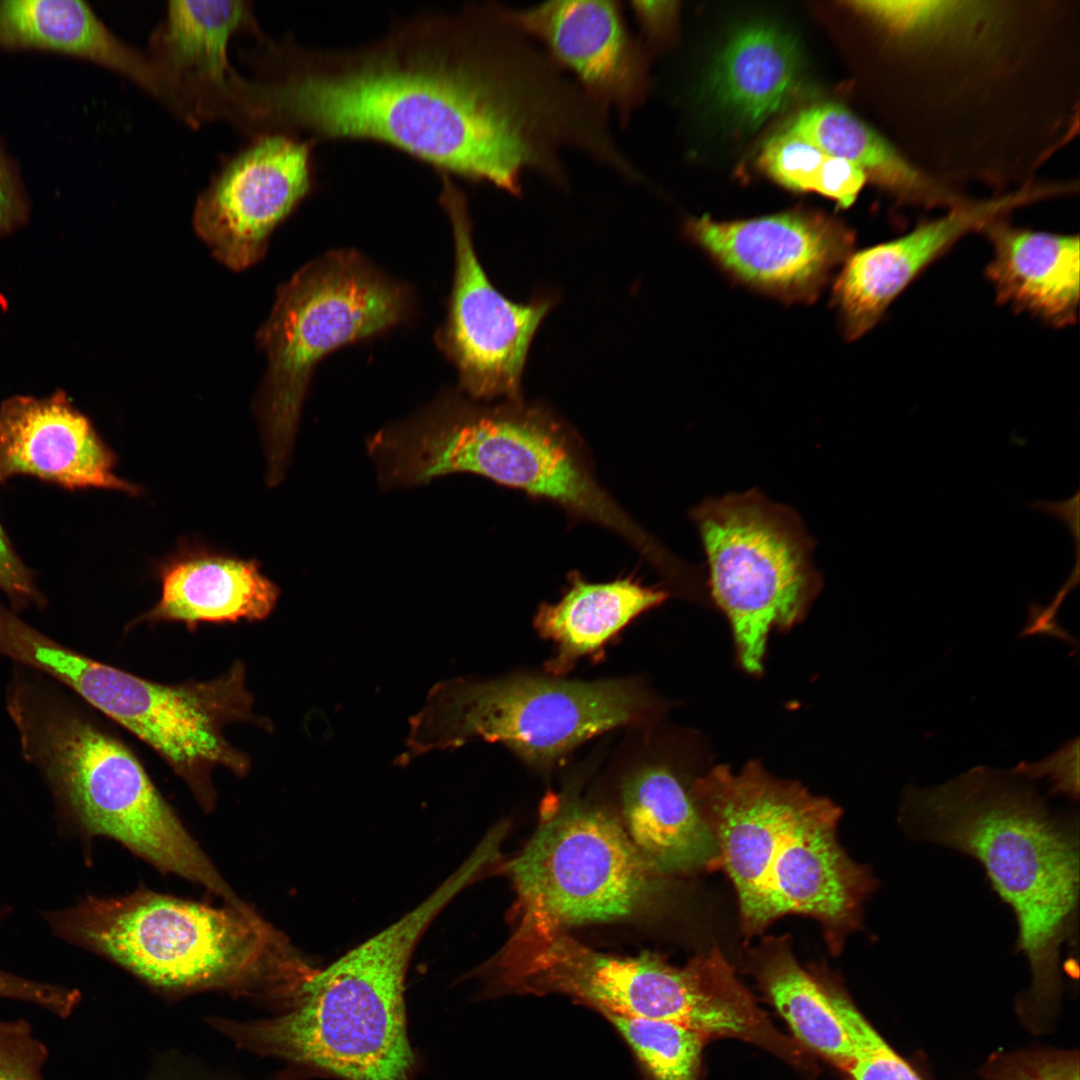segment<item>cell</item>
I'll return each instance as SVG.
<instances>
[{
  "instance_id": "cell-28",
  "label": "cell",
  "mask_w": 1080,
  "mask_h": 1080,
  "mask_svg": "<svg viewBox=\"0 0 1080 1080\" xmlns=\"http://www.w3.org/2000/svg\"><path fill=\"white\" fill-rule=\"evenodd\" d=\"M758 163L779 184L795 191L819 193L843 208L854 203L868 179L855 164L830 156L786 130L765 143Z\"/></svg>"
},
{
  "instance_id": "cell-30",
  "label": "cell",
  "mask_w": 1080,
  "mask_h": 1080,
  "mask_svg": "<svg viewBox=\"0 0 1080 1080\" xmlns=\"http://www.w3.org/2000/svg\"><path fill=\"white\" fill-rule=\"evenodd\" d=\"M827 991L852 1047L845 1070L854 1080H922L842 991L831 985Z\"/></svg>"
},
{
  "instance_id": "cell-35",
  "label": "cell",
  "mask_w": 1080,
  "mask_h": 1080,
  "mask_svg": "<svg viewBox=\"0 0 1080 1080\" xmlns=\"http://www.w3.org/2000/svg\"><path fill=\"white\" fill-rule=\"evenodd\" d=\"M0 588L8 595L15 608L31 603L44 602L36 589L31 572L15 554L9 539L0 525Z\"/></svg>"
},
{
  "instance_id": "cell-33",
  "label": "cell",
  "mask_w": 1080,
  "mask_h": 1080,
  "mask_svg": "<svg viewBox=\"0 0 1080 1080\" xmlns=\"http://www.w3.org/2000/svg\"><path fill=\"white\" fill-rule=\"evenodd\" d=\"M1079 739L1075 738L1048 758L1034 763L1021 762L1012 771L1030 780L1049 777L1050 794L1063 795L1070 800L1079 798L1078 750Z\"/></svg>"
},
{
  "instance_id": "cell-15",
  "label": "cell",
  "mask_w": 1080,
  "mask_h": 1080,
  "mask_svg": "<svg viewBox=\"0 0 1080 1080\" xmlns=\"http://www.w3.org/2000/svg\"><path fill=\"white\" fill-rule=\"evenodd\" d=\"M311 141L269 132L228 160L194 210L196 232L226 266L256 263L269 236L311 189Z\"/></svg>"
},
{
  "instance_id": "cell-9",
  "label": "cell",
  "mask_w": 1080,
  "mask_h": 1080,
  "mask_svg": "<svg viewBox=\"0 0 1080 1080\" xmlns=\"http://www.w3.org/2000/svg\"><path fill=\"white\" fill-rule=\"evenodd\" d=\"M407 308L400 285L353 251H335L301 268L278 291L258 333L268 358L254 410L267 482L287 469L311 373L325 355L398 323Z\"/></svg>"
},
{
  "instance_id": "cell-16",
  "label": "cell",
  "mask_w": 1080,
  "mask_h": 1080,
  "mask_svg": "<svg viewBox=\"0 0 1080 1080\" xmlns=\"http://www.w3.org/2000/svg\"><path fill=\"white\" fill-rule=\"evenodd\" d=\"M504 12L586 93L613 110L622 125L640 108L649 89V57L630 31L621 2L548 1L504 6Z\"/></svg>"
},
{
  "instance_id": "cell-25",
  "label": "cell",
  "mask_w": 1080,
  "mask_h": 1080,
  "mask_svg": "<svg viewBox=\"0 0 1080 1080\" xmlns=\"http://www.w3.org/2000/svg\"><path fill=\"white\" fill-rule=\"evenodd\" d=\"M568 579L562 598L543 604L535 617L537 631L556 645V655L547 664L555 675L565 673L577 659L601 648L634 618L668 597L666 591L646 586L633 576L593 583L573 571Z\"/></svg>"
},
{
  "instance_id": "cell-10",
  "label": "cell",
  "mask_w": 1080,
  "mask_h": 1080,
  "mask_svg": "<svg viewBox=\"0 0 1080 1080\" xmlns=\"http://www.w3.org/2000/svg\"><path fill=\"white\" fill-rule=\"evenodd\" d=\"M648 708L647 695L628 680H445L410 718L407 751L398 760L481 740L531 764L551 765L587 740L639 720Z\"/></svg>"
},
{
  "instance_id": "cell-4",
  "label": "cell",
  "mask_w": 1080,
  "mask_h": 1080,
  "mask_svg": "<svg viewBox=\"0 0 1080 1080\" xmlns=\"http://www.w3.org/2000/svg\"><path fill=\"white\" fill-rule=\"evenodd\" d=\"M372 454L387 489L454 473L479 475L609 529L660 572L671 564L672 556L600 484L577 433L542 405L446 401L383 427Z\"/></svg>"
},
{
  "instance_id": "cell-11",
  "label": "cell",
  "mask_w": 1080,
  "mask_h": 1080,
  "mask_svg": "<svg viewBox=\"0 0 1080 1080\" xmlns=\"http://www.w3.org/2000/svg\"><path fill=\"white\" fill-rule=\"evenodd\" d=\"M691 518L712 599L730 624L739 661L759 673L770 631L799 622L821 587L813 542L792 509L756 489L706 499Z\"/></svg>"
},
{
  "instance_id": "cell-23",
  "label": "cell",
  "mask_w": 1080,
  "mask_h": 1080,
  "mask_svg": "<svg viewBox=\"0 0 1080 1080\" xmlns=\"http://www.w3.org/2000/svg\"><path fill=\"white\" fill-rule=\"evenodd\" d=\"M0 43L90 59L126 75L171 104L170 95L149 57L117 38L83 1L0 2Z\"/></svg>"
},
{
  "instance_id": "cell-6",
  "label": "cell",
  "mask_w": 1080,
  "mask_h": 1080,
  "mask_svg": "<svg viewBox=\"0 0 1080 1080\" xmlns=\"http://www.w3.org/2000/svg\"><path fill=\"white\" fill-rule=\"evenodd\" d=\"M48 921L63 939L170 990L265 989L282 997L308 965L246 903L214 907L139 889L88 897Z\"/></svg>"
},
{
  "instance_id": "cell-32",
  "label": "cell",
  "mask_w": 1080,
  "mask_h": 1080,
  "mask_svg": "<svg viewBox=\"0 0 1080 1080\" xmlns=\"http://www.w3.org/2000/svg\"><path fill=\"white\" fill-rule=\"evenodd\" d=\"M991 1074L992 1080H1079V1064L1068 1054H1019L1001 1059Z\"/></svg>"
},
{
  "instance_id": "cell-36",
  "label": "cell",
  "mask_w": 1080,
  "mask_h": 1080,
  "mask_svg": "<svg viewBox=\"0 0 1080 1080\" xmlns=\"http://www.w3.org/2000/svg\"><path fill=\"white\" fill-rule=\"evenodd\" d=\"M675 5V2L634 1L630 3L638 24L651 42H656L671 28L677 11Z\"/></svg>"
},
{
  "instance_id": "cell-14",
  "label": "cell",
  "mask_w": 1080,
  "mask_h": 1080,
  "mask_svg": "<svg viewBox=\"0 0 1080 1080\" xmlns=\"http://www.w3.org/2000/svg\"><path fill=\"white\" fill-rule=\"evenodd\" d=\"M685 232L730 278L789 303L815 301L855 242L839 220L803 210L735 221L691 218Z\"/></svg>"
},
{
  "instance_id": "cell-1",
  "label": "cell",
  "mask_w": 1080,
  "mask_h": 1080,
  "mask_svg": "<svg viewBox=\"0 0 1080 1080\" xmlns=\"http://www.w3.org/2000/svg\"><path fill=\"white\" fill-rule=\"evenodd\" d=\"M503 9L420 16L352 49L274 45L251 90L255 118L271 132L382 142L512 196L527 173L555 184L584 139L587 102Z\"/></svg>"
},
{
  "instance_id": "cell-18",
  "label": "cell",
  "mask_w": 1080,
  "mask_h": 1080,
  "mask_svg": "<svg viewBox=\"0 0 1080 1080\" xmlns=\"http://www.w3.org/2000/svg\"><path fill=\"white\" fill-rule=\"evenodd\" d=\"M112 451L63 393L15 397L0 408V483L30 474L65 488H139L115 475Z\"/></svg>"
},
{
  "instance_id": "cell-27",
  "label": "cell",
  "mask_w": 1080,
  "mask_h": 1080,
  "mask_svg": "<svg viewBox=\"0 0 1080 1080\" xmlns=\"http://www.w3.org/2000/svg\"><path fill=\"white\" fill-rule=\"evenodd\" d=\"M826 154L851 162L867 178L904 198L926 203L945 195L873 129L840 105L822 104L798 113L785 129Z\"/></svg>"
},
{
  "instance_id": "cell-26",
  "label": "cell",
  "mask_w": 1080,
  "mask_h": 1080,
  "mask_svg": "<svg viewBox=\"0 0 1080 1080\" xmlns=\"http://www.w3.org/2000/svg\"><path fill=\"white\" fill-rule=\"evenodd\" d=\"M751 963L762 987L798 1040L845 1070L851 1061L852 1047L827 986L798 963L787 938H764L752 950Z\"/></svg>"
},
{
  "instance_id": "cell-17",
  "label": "cell",
  "mask_w": 1080,
  "mask_h": 1080,
  "mask_svg": "<svg viewBox=\"0 0 1080 1080\" xmlns=\"http://www.w3.org/2000/svg\"><path fill=\"white\" fill-rule=\"evenodd\" d=\"M252 21L247 1H170L153 32L152 65L172 100V108L196 124L215 116L233 118L237 75L228 60L233 34Z\"/></svg>"
},
{
  "instance_id": "cell-37",
  "label": "cell",
  "mask_w": 1080,
  "mask_h": 1080,
  "mask_svg": "<svg viewBox=\"0 0 1080 1080\" xmlns=\"http://www.w3.org/2000/svg\"><path fill=\"white\" fill-rule=\"evenodd\" d=\"M17 202L13 178L0 154V230L10 225L17 210Z\"/></svg>"
},
{
  "instance_id": "cell-31",
  "label": "cell",
  "mask_w": 1080,
  "mask_h": 1080,
  "mask_svg": "<svg viewBox=\"0 0 1080 1080\" xmlns=\"http://www.w3.org/2000/svg\"><path fill=\"white\" fill-rule=\"evenodd\" d=\"M48 1057L26 1020H0V1080H44Z\"/></svg>"
},
{
  "instance_id": "cell-19",
  "label": "cell",
  "mask_w": 1080,
  "mask_h": 1080,
  "mask_svg": "<svg viewBox=\"0 0 1080 1080\" xmlns=\"http://www.w3.org/2000/svg\"><path fill=\"white\" fill-rule=\"evenodd\" d=\"M1028 199L1024 193L960 206L900 238L853 252L842 265L832 291L846 338L854 340L870 330L903 289L960 237L983 229Z\"/></svg>"
},
{
  "instance_id": "cell-29",
  "label": "cell",
  "mask_w": 1080,
  "mask_h": 1080,
  "mask_svg": "<svg viewBox=\"0 0 1080 1080\" xmlns=\"http://www.w3.org/2000/svg\"><path fill=\"white\" fill-rule=\"evenodd\" d=\"M603 1015L624 1037L653 1080H696L705 1035L669 1021Z\"/></svg>"
},
{
  "instance_id": "cell-3",
  "label": "cell",
  "mask_w": 1080,
  "mask_h": 1080,
  "mask_svg": "<svg viewBox=\"0 0 1080 1080\" xmlns=\"http://www.w3.org/2000/svg\"><path fill=\"white\" fill-rule=\"evenodd\" d=\"M692 795L716 846L709 868L732 882L746 938L798 914L818 921L839 953L863 928L864 906L879 882L841 846L840 807L757 761L737 772L712 768Z\"/></svg>"
},
{
  "instance_id": "cell-8",
  "label": "cell",
  "mask_w": 1080,
  "mask_h": 1080,
  "mask_svg": "<svg viewBox=\"0 0 1080 1080\" xmlns=\"http://www.w3.org/2000/svg\"><path fill=\"white\" fill-rule=\"evenodd\" d=\"M0 653L63 682L150 746L206 811L216 802L215 768L237 776L250 768L224 734L232 723L263 722L253 713L241 662L212 680L161 684L63 647L7 609L0 610Z\"/></svg>"
},
{
  "instance_id": "cell-21",
  "label": "cell",
  "mask_w": 1080,
  "mask_h": 1080,
  "mask_svg": "<svg viewBox=\"0 0 1080 1080\" xmlns=\"http://www.w3.org/2000/svg\"><path fill=\"white\" fill-rule=\"evenodd\" d=\"M993 245L986 275L997 299L1062 327L1076 319L1079 237L1030 231L997 219L984 228Z\"/></svg>"
},
{
  "instance_id": "cell-38",
  "label": "cell",
  "mask_w": 1080,
  "mask_h": 1080,
  "mask_svg": "<svg viewBox=\"0 0 1080 1080\" xmlns=\"http://www.w3.org/2000/svg\"><path fill=\"white\" fill-rule=\"evenodd\" d=\"M246 81H247V80H246ZM246 81H245V82H246ZM244 85H245V83H244ZM243 87H244V86H243ZM242 91H243V89H242ZM241 99H242V94H241ZM242 106H243V103H242ZM243 110H244V107H243ZM244 114H245V111H244ZM245 117H246V115H245ZM246 120H247V118H246Z\"/></svg>"
},
{
  "instance_id": "cell-34",
  "label": "cell",
  "mask_w": 1080,
  "mask_h": 1080,
  "mask_svg": "<svg viewBox=\"0 0 1080 1080\" xmlns=\"http://www.w3.org/2000/svg\"><path fill=\"white\" fill-rule=\"evenodd\" d=\"M0 997L28 1002L57 1017L65 1015L72 1003L68 987L32 981L1 969Z\"/></svg>"
},
{
  "instance_id": "cell-2",
  "label": "cell",
  "mask_w": 1080,
  "mask_h": 1080,
  "mask_svg": "<svg viewBox=\"0 0 1080 1080\" xmlns=\"http://www.w3.org/2000/svg\"><path fill=\"white\" fill-rule=\"evenodd\" d=\"M896 822L914 841L979 863L1013 913L1014 950L1031 973L1026 997L1038 1007L1053 1004L1062 952H1077L1078 814L1049 806L1020 774L979 766L938 786L906 787Z\"/></svg>"
},
{
  "instance_id": "cell-20",
  "label": "cell",
  "mask_w": 1080,
  "mask_h": 1080,
  "mask_svg": "<svg viewBox=\"0 0 1080 1080\" xmlns=\"http://www.w3.org/2000/svg\"><path fill=\"white\" fill-rule=\"evenodd\" d=\"M158 602L131 622H180L193 631L204 622L257 621L276 606L279 589L254 560L209 551L182 553L159 569Z\"/></svg>"
},
{
  "instance_id": "cell-13",
  "label": "cell",
  "mask_w": 1080,
  "mask_h": 1080,
  "mask_svg": "<svg viewBox=\"0 0 1080 1080\" xmlns=\"http://www.w3.org/2000/svg\"><path fill=\"white\" fill-rule=\"evenodd\" d=\"M442 184L440 202L452 226L455 271L440 344L470 397L519 401L528 351L551 301L515 303L499 293L476 255L463 193L447 174Z\"/></svg>"
},
{
  "instance_id": "cell-7",
  "label": "cell",
  "mask_w": 1080,
  "mask_h": 1080,
  "mask_svg": "<svg viewBox=\"0 0 1080 1080\" xmlns=\"http://www.w3.org/2000/svg\"><path fill=\"white\" fill-rule=\"evenodd\" d=\"M8 709L25 755L39 765L85 832L120 842L225 903L242 902L123 742L31 687L14 688Z\"/></svg>"
},
{
  "instance_id": "cell-22",
  "label": "cell",
  "mask_w": 1080,
  "mask_h": 1080,
  "mask_svg": "<svg viewBox=\"0 0 1080 1080\" xmlns=\"http://www.w3.org/2000/svg\"><path fill=\"white\" fill-rule=\"evenodd\" d=\"M625 830L643 858L662 876L710 867L714 839L680 778L666 765L649 764L621 789Z\"/></svg>"
},
{
  "instance_id": "cell-5",
  "label": "cell",
  "mask_w": 1080,
  "mask_h": 1080,
  "mask_svg": "<svg viewBox=\"0 0 1080 1080\" xmlns=\"http://www.w3.org/2000/svg\"><path fill=\"white\" fill-rule=\"evenodd\" d=\"M466 886L455 871L399 920L316 968L281 1016L223 1028L249 1048L343 1080H416L406 973L422 935Z\"/></svg>"
},
{
  "instance_id": "cell-12",
  "label": "cell",
  "mask_w": 1080,
  "mask_h": 1080,
  "mask_svg": "<svg viewBox=\"0 0 1080 1080\" xmlns=\"http://www.w3.org/2000/svg\"><path fill=\"white\" fill-rule=\"evenodd\" d=\"M506 869L519 899L515 933L634 916L655 900L662 877L617 819L582 800L554 796Z\"/></svg>"
},
{
  "instance_id": "cell-24",
  "label": "cell",
  "mask_w": 1080,
  "mask_h": 1080,
  "mask_svg": "<svg viewBox=\"0 0 1080 1080\" xmlns=\"http://www.w3.org/2000/svg\"><path fill=\"white\" fill-rule=\"evenodd\" d=\"M794 39L775 26L749 25L717 56L709 77L714 99L745 128L759 127L791 98L799 81Z\"/></svg>"
}]
</instances>
